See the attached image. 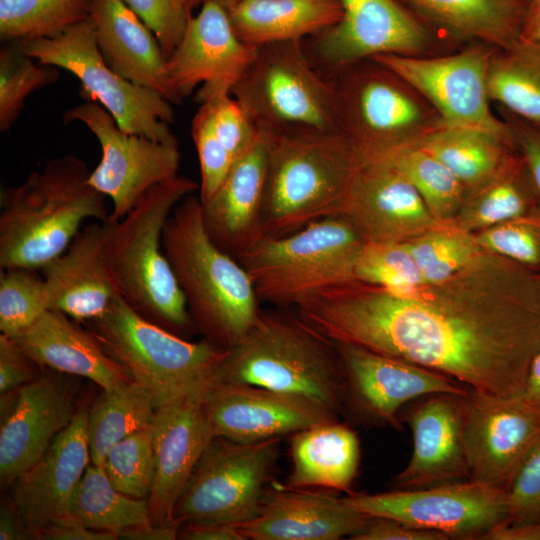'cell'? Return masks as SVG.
Instances as JSON below:
<instances>
[{"mask_svg":"<svg viewBox=\"0 0 540 540\" xmlns=\"http://www.w3.org/2000/svg\"><path fill=\"white\" fill-rule=\"evenodd\" d=\"M364 244L354 226L338 215L283 236H265L236 259L260 301L295 308L323 290L357 281Z\"/></svg>","mask_w":540,"mask_h":540,"instance_id":"8","label":"cell"},{"mask_svg":"<svg viewBox=\"0 0 540 540\" xmlns=\"http://www.w3.org/2000/svg\"><path fill=\"white\" fill-rule=\"evenodd\" d=\"M102 391L87 412L90 461L95 465H103L115 444L149 426L156 412L151 396L134 381Z\"/></svg>","mask_w":540,"mask_h":540,"instance_id":"37","label":"cell"},{"mask_svg":"<svg viewBox=\"0 0 540 540\" xmlns=\"http://www.w3.org/2000/svg\"><path fill=\"white\" fill-rule=\"evenodd\" d=\"M462 46L483 43L507 49L520 42L527 0H408Z\"/></svg>","mask_w":540,"mask_h":540,"instance_id":"33","label":"cell"},{"mask_svg":"<svg viewBox=\"0 0 540 540\" xmlns=\"http://www.w3.org/2000/svg\"><path fill=\"white\" fill-rule=\"evenodd\" d=\"M282 437L254 443L213 440L177 501L172 522L239 525L261 512Z\"/></svg>","mask_w":540,"mask_h":540,"instance_id":"12","label":"cell"},{"mask_svg":"<svg viewBox=\"0 0 540 540\" xmlns=\"http://www.w3.org/2000/svg\"><path fill=\"white\" fill-rule=\"evenodd\" d=\"M464 396L428 395L406 412L413 449L406 467L394 479L395 489H418L469 479Z\"/></svg>","mask_w":540,"mask_h":540,"instance_id":"24","label":"cell"},{"mask_svg":"<svg viewBox=\"0 0 540 540\" xmlns=\"http://www.w3.org/2000/svg\"><path fill=\"white\" fill-rule=\"evenodd\" d=\"M499 111L526 163L540 201V129L501 107Z\"/></svg>","mask_w":540,"mask_h":540,"instance_id":"52","label":"cell"},{"mask_svg":"<svg viewBox=\"0 0 540 540\" xmlns=\"http://www.w3.org/2000/svg\"><path fill=\"white\" fill-rule=\"evenodd\" d=\"M507 491V522H540V443L523 463Z\"/></svg>","mask_w":540,"mask_h":540,"instance_id":"50","label":"cell"},{"mask_svg":"<svg viewBox=\"0 0 540 540\" xmlns=\"http://www.w3.org/2000/svg\"><path fill=\"white\" fill-rule=\"evenodd\" d=\"M97 138L102 156L88 182L112 201L111 220L126 216L154 186L176 177L180 166L177 138L158 141L123 131L97 101L85 100L64 114Z\"/></svg>","mask_w":540,"mask_h":540,"instance_id":"15","label":"cell"},{"mask_svg":"<svg viewBox=\"0 0 540 540\" xmlns=\"http://www.w3.org/2000/svg\"><path fill=\"white\" fill-rule=\"evenodd\" d=\"M91 0H0V39L52 38L87 19Z\"/></svg>","mask_w":540,"mask_h":540,"instance_id":"40","label":"cell"},{"mask_svg":"<svg viewBox=\"0 0 540 540\" xmlns=\"http://www.w3.org/2000/svg\"><path fill=\"white\" fill-rule=\"evenodd\" d=\"M162 248L196 330L220 348L236 346L257 321L260 300L241 263L207 233L199 196L190 194L174 208Z\"/></svg>","mask_w":540,"mask_h":540,"instance_id":"4","label":"cell"},{"mask_svg":"<svg viewBox=\"0 0 540 540\" xmlns=\"http://www.w3.org/2000/svg\"><path fill=\"white\" fill-rule=\"evenodd\" d=\"M15 44L38 63L75 75L82 97L101 104L123 131L158 141L176 138L169 127L174 122L173 104L158 92L123 78L106 63L90 16L55 37Z\"/></svg>","mask_w":540,"mask_h":540,"instance_id":"11","label":"cell"},{"mask_svg":"<svg viewBox=\"0 0 540 540\" xmlns=\"http://www.w3.org/2000/svg\"><path fill=\"white\" fill-rule=\"evenodd\" d=\"M206 1L208 0H183L190 11L199 5H203Z\"/></svg>","mask_w":540,"mask_h":540,"instance_id":"62","label":"cell"},{"mask_svg":"<svg viewBox=\"0 0 540 540\" xmlns=\"http://www.w3.org/2000/svg\"><path fill=\"white\" fill-rule=\"evenodd\" d=\"M474 235L484 251L540 273V205L520 217Z\"/></svg>","mask_w":540,"mask_h":540,"instance_id":"46","label":"cell"},{"mask_svg":"<svg viewBox=\"0 0 540 540\" xmlns=\"http://www.w3.org/2000/svg\"><path fill=\"white\" fill-rule=\"evenodd\" d=\"M539 205L532 178L517 150L492 176L466 190L453 222L475 234L520 217Z\"/></svg>","mask_w":540,"mask_h":540,"instance_id":"36","label":"cell"},{"mask_svg":"<svg viewBox=\"0 0 540 540\" xmlns=\"http://www.w3.org/2000/svg\"><path fill=\"white\" fill-rule=\"evenodd\" d=\"M50 309L38 269L12 267L0 272V331L11 338L31 327Z\"/></svg>","mask_w":540,"mask_h":540,"instance_id":"42","label":"cell"},{"mask_svg":"<svg viewBox=\"0 0 540 540\" xmlns=\"http://www.w3.org/2000/svg\"><path fill=\"white\" fill-rule=\"evenodd\" d=\"M0 539L22 540L32 539L30 532L16 513L10 503L1 506L0 511Z\"/></svg>","mask_w":540,"mask_h":540,"instance_id":"57","label":"cell"},{"mask_svg":"<svg viewBox=\"0 0 540 540\" xmlns=\"http://www.w3.org/2000/svg\"><path fill=\"white\" fill-rule=\"evenodd\" d=\"M370 517L437 531L449 539H482L508 518V491L471 479L418 489L353 493L344 497Z\"/></svg>","mask_w":540,"mask_h":540,"instance_id":"14","label":"cell"},{"mask_svg":"<svg viewBox=\"0 0 540 540\" xmlns=\"http://www.w3.org/2000/svg\"><path fill=\"white\" fill-rule=\"evenodd\" d=\"M491 101L540 129V44L497 49L488 73Z\"/></svg>","mask_w":540,"mask_h":540,"instance_id":"38","label":"cell"},{"mask_svg":"<svg viewBox=\"0 0 540 540\" xmlns=\"http://www.w3.org/2000/svg\"><path fill=\"white\" fill-rule=\"evenodd\" d=\"M39 539L44 540H115L110 532L88 528L71 517L43 529Z\"/></svg>","mask_w":540,"mask_h":540,"instance_id":"54","label":"cell"},{"mask_svg":"<svg viewBox=\"0 0 540 540\" xmlns=\"http://www.w3.org/2000/svg\"><path fill=\"white\" fill-rule=\"evenodd\" d=\"M290 457L285 486L350 493L360 464V442L349 426L327 422L292 434Z\"/></svg>","mask_w":540,"mask_h":540,"instance_id":"31","label":"cell"},{"mask_svg":"<svg viewBox=\"0 0 540 540\" xmlns=\"http://www.w3.org/2000/svg\"><path fill=\"white\" fill-rule=\"evenodd\" d=\"M89 16L99 51L117 74L158 92L174 105L181 103L156 36L123 0H91Z\"/></svg>","mask_w":540,"mask_h":540,"instance_id":"29","label":"cell"},{"mask_svg":"<svg viewBox=\"0 0 540 540\" xmlns=\"http://www.w3.org/2000/svg\"><path fill=\"white\" fill-rule=\"evenodd\" d=\"M352 540H448L443 533L425 530L386 518L371 517L369 523Z\"/></svg>","mask_w":540,"mask_h":540,"instance_id":"53","label":"cell"},{"mask_svg":"<svg viewBox=\"0 0 540 540\" xmlns=\"http://www.w3.org/2000/svg\"><path fill=\"white\" fill-rule=\"evenodd\" d=\"M527 3H528V15L540 11V0H527Z\"/></svg>","mask_w":540,"mask_h":540,"instance_id":"61","label":"cell"},{"mask_svg":"<svg viewBox=\"0 0 540 540\" xmlns=\"http://www.w3.org/2000/svg\"><path fill=\"white\" fill-rule=\"evenodd\" d=\"M295 310L332 343L414 363L487 395H520L540 346L538 274L486 251L441 282L394 291L357 280Z\"/></svg>","mask_w":540,"mask_h":540,"instance_id":"1","label":"cell"},{"mask_svg":"<svg viewBox=\"0 0 540 540\" xmlns=\"http://www.w3.org/2000/svg\"><path fill=\"white\" fill-rule=\"evenodd\" d=\"M335 344V343H334ZM345 379L344 413L364 423L402 429L399 410L433 394L464 396L458 381L414 363L348 344H335Z\"/></svg>","mask_w":540,"mask_h":540,"instance_id":"17","label":"cell"},{"mask_svg":"<svg viewBox=\"0 0 540 540\" xmlns=\"http://www.w3.org/2000/svg\"><path fill=\"white\" fill-rule=\"evenodd\" d=\"M41 368L11 337L0 334V393L21 388L40 375Z\"/></svg>","mask_w":540,"mask_h":540,"instance_id":"51","label":"cell"},{"mask_svg":"<svg viewBox=\"0 0 540 540\" xmlns=\"http://www.w3.org/2000/svg\"><path fill=\"white\" fill-rule=\"evenodd\" d=\"M86 162L50 160L0 196V269H41L69 247L86 219L110 218L105 196L89 184Z\"/></svg>","mask_w":540,"mask_h":540,"instance_id":"3","label":"cell"},{"mask_svg":"<svg viewBox=\"0 0 540 540\" xmlns=\"http://www.w3.org/2000/svg\"><path fill=\"white\" fill-rule=\"evenodd\" d=\"M102 466L118 491L147 499L155 473L152 423L115 444Z\"/></svg>","mask_w":540,"mask_h":540,"instance_id":"44","label":"cell"},{"mask_svg":"<svg viewBox=\"0 0 540 540\" xmlns=\"http://www.w3.org/2000/svg\"><path fill=\"white\" fill-rule=\"evenodd\" d=\"M417 146L441 161L465 190L488 179L517 152L508 126L492 130L446 123Z\"/></svg>","mask_w":540,"mask_h":540,"instance_id":"35","label":"cell"},{"mask_svg":"<svg viewBox=\"0 0 540 540\" xmlns=\"http://www.w3.org/2000/svg\"><path fill=\"white\" fill-rule=\"evenodd\" d=\"M199 184L177 175L151 188L122 219L107 221L105 255L124 302L143 318L177 334L197 331L162 248L174 208Z\"/></svg>","mask_w":540,"mask_h":540,"instance_id":"6","label":"cell"},{"mask_svg":"<svg viewBox=\"0 0 540 540\" xmlns=\"http://www.w3.org/2000/svg\"><path fill=\"white\" fill-rule=\"evenodd\" d=\"M259 515L239 527L251 540H337L361 532L371 517L343 498L274 484Z\"/></svg>","mask_w":540,"mask_h":540,"instance_id":"26","label":"cell"},{"mask_svg":"<svg viewBox=\"0 0 540 540\" xmlns=\"http://www.w3.org/2000/svg\"><path fill=\"white\" fill-rule=\"evenodd\" d=\"M51 369L23 385L1 412L0 476L11 482L31 467L76 414L74 380Z\"/></svg>","mask_w":540,"mask_h":540,"instance_id":"21","label":"cell"},{"mask_svg":"<svg viewBox=\"0 0 540 540\" xmlns=\"http://www.w3.org/2000/svg\"><path fill=\"white\" fill-rule=\"evenodd\" d=\"M520 397L540 410V346L531 360L525 386Z\"/></svg>","mask_w":540,"mask_h":540,"instance_id":"58","label":"cell"},{"mask_svg":"<svg viewBox=\"0 0 540 540\" xmlns=\"http://www.w3.org/2000/svg\"><path fill=\"white\" fill-rule=\"evenodd\" d=\"M201 104L207 107L216 135L236 161L252 147L259 131L232 94L220 95Z\"/></svg>","mask_w":540,"mask_h":540,"instance_id":"48","label":"cell"},{"mask_svg":"<svg viewBox=\"0 0 540 540\" xmlns=\"http://www.w3.org/2000/svg\"><path fill=\"white\" fill-rule=\"evenodd\" d=\"M178 536L186 540H247L239 527L226 523H187Z\"/></svg>","mask_w":540,"mask_h":540,"instance_id":"55","label":"cell"},{"mask_svg":"<svg viewBox=\"0 0 540 540\" xmlns=\"http://www.w3.org/2000/svg\"><path fill=\"white\" fill-rule=\"evenodd\" d=\"M267 152L263 135L237 159L227 176L202 205L203 222L212 241L237 258L265 237L263 198Z\"/></svg>","mask_w":540,"mask_h":540,"instance_id":"28","label":"cell"},{"mask_svg":"<svg viewBox=\"0 0 540 540\" xmlns=\"http://www.w3.org/2000/svg\"><path fill=\"white\" fill-rule=\"evenodd\" d=\"M520 41L540 44V11L527 16Z\"/></svg>","mask_w":540,"mask_h":540,"instance_id":"59","label":"cell"},{"mask_svg":"<svg viewBox=\"0 0 540 540\" xmlns=\"http://www.w3.org/2000/svg\"><path fill=\"white\" fill-rule=\"evenodd\" d=\"M107 235V221H94L80 229L65 252L39 269L50 309L85 324L119 297L106 261Z\"/></svg>","mask_w":540,"mask_h":540,"instance_id":"27","label":"cell"},{"mask_svg":"<svg viewBox=\"0 0 540 540\" xmlns=\"http://www.w3.org/2000/svg\"><path fill=\"white\" fill-rule=\"evenodd\" d=\"M365 159H382L391 163L413 184L438 222L454 221L465 197V187L427 150L412 145Z\"/></svg>","mask_w":540,"mask_h":540,"instance_id":"39","label":"cell"},{"mask_svg":"<svg viewBox=\"0 0 540 540\" xmlns=\"http://www.w3.org/2000/svg\"><path fill=\"white\" fill-rule=\"evenodd\" d=\"M537 274H538L539 287H540V273H537Z\"/></svg>","mask_w":540,"mask_h":540,"instance_id":"63","label":"cell"},{"mask_svg":"<svg viewBox=\"0 0 540 540\" xmlns=\"http://www.w3.org/2000/svg\"><path fill=\"white\" fill-rule=\"evenodd\" d=\"M341 20L315 35L313 52L331 77L376 55L434 56L464 47L408 0H338Z\"/></svg>","mask_w":540,"mask_h":540,"instance_id":"13","label":"cell"},{"mask_svg":"<svg viewBox=\"0 0 540 540\" xmlns=\"http://www.w3.org/2000/svg\"><path fill=\"white\" fill-rule=\"evenodd\" d=\"M481 540H540V522L510 523L505 520L492 527Z\"/></svg>","mask_w":540,"mask_h":540,"instance_id":"56","label":"cell"},{"mask_svg":"<svg viewBox=\"0 0 540 540\" xmlns=\"http://www.w3.org/2000/svg\"><path fill=\"white\" fill-rule=\"evenodd\" d=\"M231 94L258 131L338 129L332 78L317 71L302 40L260 46Z\"/></svg>","mask_w":540,"mask_h":540,"instance_id":"10","label":"cell"},{"mask_svg":"<svg viewBox=\"0 0 540 540\" xmlns=\"http://www.w3.org/2000/svg\"><path fill=\"white\" fill-rule=\"evenodd\" d=\"M337 127L362 159L416 146L446 124L405 79L370 58L332 77Z\"/></svg>","mask_w":540,"mask_h":540,"instance_id":"9","label":"cell"},{"mask_svg":"<svg viewBox=\"0 0 540 540\" xmlns=\"http://www.w3.org/2000/svg\"><path fill=\"white\" fill-rule=\"evenodd\" d=\"M426 283H437L468 266L484 250L473 233L453 221L405 241Z\"/></svg>","mask_w":540,"mask_h":540,"instance_id":"41","label":"cell"},{"mask_svg":"<svg viewBox=\"0 0 540 540\" xmlns=\"http://www.w3.org/2000/svg\"><path fill=\"white\" fill-rule=\"evenodd\" d=\"M266 143L265 236H283L341 215L362 158L338 129L259 131Z\"/></svg>","mask_w":540,"mask_h":540,"instance_id":"2","label":"cell"},{"mask_svg":"<svg viewBox=\"0 0 540 540\" xmlns=\"http://www.w3.org/2000/svg\"><path fill=\"white\" fill-rule=\"evenodd\" d=\"M152 428L155 473L147 498L150 518L154 525L174 524V507L215 436L201 400L157 409Z\"/></svg>","mask_w":540,"mask_h":540,"instance_id":"25","label":"cell"},{"mask_svg":"<svg viewBox=\"0 0 540 540\" xmlns=\"http://www.w3.org/2000/svg\"><path fill=\"white\" fill-rule=\"evenodd\" d=\"M341 215L365 242H405L441 223L409 179L382 159H362Z\"/></svg>","mask_w":540,"mask_h":540,"instance_id":"23","label":"cell"},{"mask_svg":"<svg viewBox=\"0 0 540 540\" xmlns=\"http://www.w3.org/2000/svg\"><path fill=\"white\" fill-rule=\"evenodd\" d=\"M213 1L216 2L218 5H220L222 8H224L228 12L244 0H213Z\"/></svg>","mask_w":540,"mask_h":540,"instance_id":"60","label":"cell"},{"mask_svg":"<svg viewBox=\"0 0 540 540\" xmlns=\"http://www.w3.org/2000/svg\"><path fill=\"white\" fill-rule=\"evenodd\" d=\"M86 407L46 452L9 485V503L30 532L39 539L46 527L70 518L74 491L91 463L87 439Z\"/></svg>","mask_w":540,"mask_h":540,"instance_id":"22","label":"cell"},{"mask_svg":"<svg viewBox=\"0 0 540 540\" xmlns=\"http://www.w3.org/2000/svg\"><path fill=\"white\" fill-rule=\"evenodd\" d=\"M202 405L215 438L237 443L292 435L339 418L307 398L249 384L212 385Z\"/></svg>","mask_w":540,"mask_h":540,"instance_id":"20","label":"cell"},{"mask_svg":"<svg viewBox=\"0 0 540 540\" xmlns=\"http://www.w3.org/2000/svg\"><path fill=\"white\" fill-rule=\"evenodd\" d=\"M58 78L56 67L38 63L15 43H4L0 50V130L15 123L31 93Z\"/></svg>","mask_w":540,"mask_h":540,"instance_id":"43","label":"cell"},{"mask_svg":"<svg viewBox=\"0 0 540 540\" xmlns=\"http://www.w3.org/2000/svg\"><path fill=\"white\" fill-rule=\"evenodd\" d=\"M464 436L469 479L508 490L540 443V410L520 395L469 390L464 396Z\"/></svg>","mask_w":540,"mask_h":540,"instance_id":"18","label":"cell"},{"mask_svg":"<svg viewBox=\"0 0 540 540\" xmlns=\"http://www.w3.org/2000/svg\"><path fill=\"white\" fill-rule=\"evenodd\" d=\"M156 36L168 58L183 37L191 11L183 0H123Z\"/></svg>","mask_w":540,"mask_h":540,"instance_id":"49","label":"cell"},{"mask_svg":"<svg viewBox=\"0 0 540 540\" xmlns=\"http://www.w3.org/2000/svg\"><path fill=\"white\" fill-rule=\"evenodd\" d=\"M356 278L394 291L426 284L405 242H365L357 261Z\"/></svg>","mask_w":540,"mask_h":540,"instance_id":"45","label":"cell"},{"mask_svg":"<svg viewBox=\"0 0 540 540\" xmlns=\"http://www.w3.org/2000/svg\"><path fill=\"white\" fill-rule=\"evenodd\" d=\"M258 48L235 33L228 12L213 0L191 16L182 39L166 59L169 81L182 100L197 86L200 104L231 94L254 61Z\"/></svg>","mask_w":540,"mask_h":540,"instance_id":"19","label":"cell"},{"mask_svg":"<svg viewBox=\"0 0 540 540\" xmlns=\"http://www.w3.org/2000/svg\"><path fill=\"white\" fill-rule=\"evenodd\" d=\"M64 313L49 309L31 327L13 338L41 367L87 378L111 390L133 379L87 328Z\"/></svg>","mask_w":540,"mask_h":540,"instance_id":"30","label":"cell"},{"mask_svg":"<svg viewBox=\"0 0 540 540\" xmlns=\"http://www.w3.org/2000/svg\"><path fill=\"white\" fill-rule=\"evenodd\" d=\"M70 516L82 525L130 540H173L176 525H154L147 499H138L118 491L102 465L90 463L71 500Z\"/></svg>","mask_w":540,"mask_h":540,"instance_id":"32","label":"cell"},{"mask_svg":"<svg viewBox=\"0 0 540 540\" xmlns=\"http://www.w3.org/2000/svg\"><path fill=\"white\" fill-rule=\"evenodd\" d=\"M191 135L200 164L198 196L203 204L221 185L235 161L216 135L205 104H201L192 120Z\"/></svg>","mask_w":540,"mask_h":540,"instance_id":"47","label":"cell"},{"mask_svg":"<svg viewBox=\"0 0 540 540\" xmlns=\"http://www.w3.org/2000/svg\"><path fill=\"white\" fill-rule=\"evenodd\" d=\"M104 350L151 396L156 410L201 400L228 349L190 342L143 318L117 297L100 317L85 323Z\"/></svg>","mask_w":540,"mask_h":540,"instance_id":"7","label":"cell"},{"mask_svg":"<svg viewBox=\"0 0 540 540\" xmlns=\"http://www.w3.org/2000/svg\"><path fill=\"white\" fill-rule=\"evenodd\" d=\"M216 384L260 386L307 398L338 416L344 413L338 350L296 311L261 310L245 337L227 350L213 378Z\"/></svg>","mask_w":540,"mask_h":540,"instance_id":"5","label":"cell"},{"mask_svg":"<svg viewBox=\"0 0 540 540\" xmlns=\"http://www.w3.org/2000/svg\"><path fill=\"white\" fill-rule=\"evenodd\" d=\"M498 48L471 43L434 56L382 54L372 57L411 84L449 125L507 128L490 110L488 73Z\"/></svg>","mask_w":540,"mask_h":540,"instance_id":"16","label":"cell"},{"mask_svg":"<svg viewBox=\"0 0 540 540\" xmlns=\"http://www.w3.org/2000/svg\"><path fill=\"white\" fill-rule=\"evenodd\" d=\"M342 15L338 0H244L228 11L236 35L256 47L315 36Z\"/></svg>","mask_w":540,"mask_h":540,"instance_id":"34","label":"cell"}]
</instances>
